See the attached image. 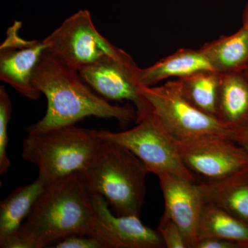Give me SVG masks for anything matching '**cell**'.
Returning <instances> with one entry per match:
<instances>
[{"label": "cell", "instance_id": "obj_8", "mask_svg": "<svg viewBox=\"0 0 248 248\" xmlns=\"http://www.w3.org/2000/svg\"><path fill=\"white\" fill-rule=\"evenodd\" d=\"M140 67L128 53L122 50L115 56H107L85 67L80 76L97 94L107 100L133 103L137 120L151 113V107L140 78Z\"/></svg>", "mask_w": 248, "mask_h": 248}, {"label": "cell", "instance_id": "obj_18", "mask_svg": "<svg viewBox=\"0 0 248 248\" xmlns=\"http://www.w3.org/2000/svg\"><path fill=\"white\" fill-rule=\"evenodd\" d=\"M216 237L248 248V224L214 204L204 203L198 239ZM197 239V241H198Z\"/></svg>", "mask_w": 248, "mask_h": 248}, {"label": "cell", "instance_id": "obj_13", "mask_svg": "<svg viewBox=\"0 0 248 248\" xmlns=\"http://www.w3.org/2000/svg\"><path fill=\"white\" fill-rule=\"evenodd\" d=\"M217 117L236 132L248 124V75L244 71L220 73Z\"/></svg>", "mask_w": 248, "mask_h": 248}, {"label": "cell", "instance_id": "obj_12", "mask_svg": "<svg viewBox=\"0 0 248 248\" xmlns=\"http://www.w3.org/2000/svg\"><path fill=\"white\" fill-rule=\"evenodd\" d=\"M156 175L164 196L165 213L179 227L188 248H193L198 239L201 216L205 203L198 182L166 172H159Z\"/></svg>", "mask_w": 248, "mask_h": 248}, {"label": "cell", "instance_id": "obj_16", "mask_svg": "<svg viewBox=\"0 0 248 248\" xmlns=\"http://www.w3.org/2000/svg\"><path fill=\"white\" fill-rule=\"evenodd\" d=\"M208 71L214 69L200 49L181 48L151 66L140 68V78L143 86L150 87L169 78L179 79Z\"/></svg>", "mask_w": 248, "mask_h": 248}, {"label": "cell", "instance_id": "obj_2", "mask_svg": "<svg viewBox=\"0 0 248 248\" xmlns=\"http://www.w3.org/2000/svg\"><path fill=\"white\" fill-rule=\"evenodd\" d=\"M94 221L91 195L73 173L47 183L6 248H44L71 235L90 236Z\"/></svg>", "mask_w": 248, "mask_h": 248}, {"label": "cell", "instance_id": "obj_1", "mask_svg": "<svg viewBox=\"0 0 248 248\" xmlns=\"http://www.w3.org/2000/svg\"><path fill=\"white\" fill-rule=\"evenodd\" d=\"M32 83L48 104L43 118L28 126V133L74 125L88 117L115 119L122 124L138 117L135 108L114 105L97 94L79 72L59 62L47 48L34 69Z\"/></svg>", "mask_w": 248, "mask_h": 248}, {"label": "cell", "instance_id": "obj_10", "mask_svg": "<svg viewBox=\"0 0 248 248\" xmlns=\"http://www.w3.org/2000/svg\"><path fill=\"white\" fill-rule=\"evenodd\" d=\"M94 221L90 236L99 248H166L158 231L142 223L135 215L117 216L107 200L99 195H91Z\"/></svg>", "mask_w": 248, "mask_h": 248}, {"label": "cell", "instance_id": "obj_5", "mask_svg": "<svg viewBox=\"0 0 248 248\" xmlns=\"http://www.w3.org/2000/svg\"><path fill=\"white\" fill-rule=\"evenodd\" d=\"M99 138L122 145L141 160L150 172H166L198 182L183 163L177 141L151 112L130 130L111 132L96 130Z\"/></svg>", "mask_w": 248, "mask_h": 248}, {"label": "cell", "instance_id": "obj_3", "mask_svg": "<svg viewBox=\"0 0 248 248\" xmlns=\"http://www.w3.org/2000/svg\"><path fill=\"white\" fill-rule=\"evenodd\" d=\"M80 172L91 195L102 196L117 216H141L150 171L125 147L108 140Z\"/></svg>", "mask_w": 248, "mask_h": 248}, {"label": "cell", "instance_id": "obj_19", "mask_svg": "<svg viewBox=\"0 0 248 248\" xmlns=\"http://www.w3.org/2000/svg\"><path fill=\"white\" fill-rule=\"evenodd\" d=\"M219 79V73L208 71L179 78L177 81L181 92L188 102L205 113L217 117Z\"/></svg>", "mask_w": 248, "mask_h": 248}, {"label": "cell", "instance_id": "obj_25", "mask_svg": "<svg viewBox=\"0 0 248 248\" xmlns=\"http://www.w3.org/2000/svg\"><path fill=\"white\" fill-rule=\"evenodd\" d=\"M243 24H248V3L246 5V8H245L244 15H243ZM246 71L248 75V66L246 68Z\"/></svg>", "mask_w": 248, "mask_h": 248}, {"label": "cell", "instance_id": "obj_20", "mask_svg": "<svg viewBox=\"0 0 248 248\" xmlns=\"http://www.w3.org/2000/svg\"><path fill=\"white\" fill-rule=\"evenodd\" d=\"M12 102L4 85L0 86V174H6L11 167L7 155L9 138L8 127L12 115Z\"/></svg>", "mask_w": 248, "mask_h": 248}, {"label": "cell", "instance_id": "obj_14", "mask_svg": "<svg viewBox=\"0 0 248 248\" xmlns=\"http://www.w3.org/2000/svg\"><path fill=\"white\" fill-rule=\"evenodd\" d=\"M205 203L219 207L248 224V168L224 179L198 182Z\"/></svg>", "mask_w": 248, "mask_h": 248}, {"label": "cell", "instance_id": "obj_11", "mask_svg": "<svg viewBox=\"0 0 248 248\" xmlns=\"http://www.w3.org/2000/svg\"><path fill=\"white\" fill-rule=\"evenodd\" d=\"M21 27L22 22H15L0 45V80L24 97L37 100L41 93L32 83V74L47 45L44 40L22 38Z\"/></svg>", "mask_w": 248, "mask_h": 248}, {"label": "cell", "instance_id": "obj_21", "mask_svg": "<svg viewBox=\"0 0 248 248\" xmlns=\"http://www.w3.org/2000/svg\"><path fill=\"white\" fill-rule=\"evenodd\" d=\"M158 232L167 248H188L184 234L168 214L164 212L159 220Z\"/></svg>", "mask_w": 248, "mask_h": 248}, {"label": "cell", "instance_id": "obj_7", "mask_svg": "<svg viewBox=\"0 0 248 248\" xmlns=\"http://www.w3.org/2000/svg\"><path fill=\"white\" fill-rule=\"evenodd\" d=\"M44 40L54 58L78 72L122 50L98 31L88 10H81L67 18Z\"/></svg>", "mask_w": 248, "mask_h": 248}, {"label": "cell", "instance_id": "obj_9", "mask_svg": "<svg viewBox=\"0 0 248 248\" xmlns=\"http://www.w3.org/2000/svg\"><path fill=\"white\" fill-rule=\"evenodd\" d=\"M179 148L186 168L203 182L220 180L248 168L247 153L230 139H190L179 141Z\"/></svg>", "mask_w": 248, "mask_h": 248}, {"label": "cell", "instance_id": "obj_24", "mask_svg": "<svg viewBox=\"0 0 248 248\" xmlns=\"http://www.w3.org/2000/svg\"><path fill=\"white\" fill-rule=\"evenodd\" d=\"M234 141L239 144L248 155V124L235 132Z\"/></svg>", "mask_w": 248, "mask_h": 248}, {"label": "cell", "instance_id": "obj_6", "mask_svg": "<svg viewBox=\"0 0 248 248\" xmlns=\"http://www.w3.org/2000/svg\"><path fill=\"white\" fill-rule=\"evenodd\" d=\"M143 92L151 112L177 141L202 137H220L234 141L235 132L188 102L177 79L161 86H145Z\"/></svg>", "mask_w": 248, "mask_h": 248}, {"label": "cell", "instance_id": "obj_4", "mask_svg": "<svg viewBox=\"0 0 248 248\" xmlns=\"http://www.w3.org/2000/svg\"><path fill=\"white\" fill-rule=\"evenodd\" d=\"M103 140L96 130L64 125L28 133L23 140V159L35 165L47 183L80 172L97 153Z\"/></svg>", "mask_w": 248, "mask_h": 248}, {"label": "cell", "instance_id": "obj_22", "mask_svg": "<svg viewBox=\"0 0 248 248\" xmlns=\"http://www.w3.org/2000/svg\"><path fill=\"white\" fill-rule=\"evenodd\" d=\"M56 248H99V245L91 236L71 235L55 243Z\"/></svg>", "mask_w": 248, "mask_h": 248}, {"label": "cell", "instance_id": "obj_23", "mask_svg": "<svg viewBox=\"0 0 248 248\" xmlns=\"http://www.w3.org/2000/svg\"><path fill=\"white\" fill-rule=\"evenodd\" d=\"M192 248H241L239 245L227 240L216 237L198 239Z\"/></svg>", "mask_w": 248, "mask_h": 248}, {"label": "cell", "instance_id": "obj_15", "mask_svg": "<svg viewBox=\"0 0 248 248\" xmlns=\"http://www.w3.org/2000/svg\"><path fill=\"white\" fill-rule=\"evenodd\" d=\"M47 182L40 177L13 191L0 203V248H6L30 213Z\"/></svg>", "mask_w": 248, "mask_h": 248}, {"label": "cell", "instance_id": "obj_17", "mask_svg": "<svg viewBox=\"0 0 248 248\" xmlns=\"http://www.w3.org/2000/svg\"><path fill=\"white\" fill-rule=\"evenodd\" d=\"M200 49L217 73L244 71L248 66V24H243L232 35L211 41Z\"/></svg>", "mask_w": 248, "mask_h": 248}]
</instances>
